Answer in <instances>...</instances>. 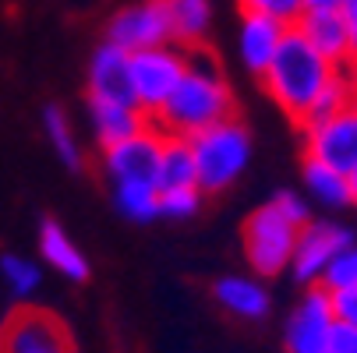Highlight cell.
Wrapping results in <instances>:
<instances>
[{
  "instance_id": "f1b7e54d",
  "label": "cell",
  "mask_w": 357,
  "mask_h": 353,
  "mask_svg": "<svg viewBox=\"0 0 357 353\" xmlns=\"http://www.w3.org/2000/svg\"><path fill=\"white\" fill-rule=\"evenodd\" d=\"M333 311H336V322H347L357 329V286L333 293Z\"/></svg>"
},
{
  "instance_id": "5bb4252c",
  "label": "cell",
  "mask_w": 357,
  "mask_h": 353,
  "mask_svg": "<svg viewBox=\"0 0 357 353\" xmlns=\"http://www.w3.org/2000/svg\"><path fill=\"white\" fill-rule=\"evenodd\" d=\"M294 29H301V36L308 39L329 64L350 68V39H347L340 4H333V8H304V15L297 18Z\"/></svg>"
},
{
  "instance_id": "52a82bcc",
  "label": "cell",
  "mask_w": 357,
  "mask_h": 353,
  "mask_svg": "<svg viewBox=\"0 0 357 353\" xmlns=\"http://www.w3.org/2000/svg\"><path fill=\"white\" fill-rule=\"evenodd\" d=\"M336 325V311H333V293L315 283L304 290L301 304L290 311L287 329H283V346L287 353H326L329 350V336Z\"/></svg>"
},
{
  "instance_id": "603a6c76",
  "label": "cell",
  "mask_w": 357,
  "mask_h": 353,
  "mask_svg": "<svg viewBox=\"0 0 357 353\" xmlns=\"http://www.w3.org/2000/svg\"><path fill=\"white\" fill-rule=\"evenodd\" d=\"M357 99V81H354V71L350 68H336L333 71V78L326 81V88L315 95V103H312V110L304 113V120L297 124V127H308V124H319V120H326V117H333V113H340L343 107H350Z\"/></svg>"
},
{
  "instance_id": "d6a6232c",
  "label": "cell",
  "mask_w": 357,
  "mask_h": 353,
  "mask_svg": "<svg viewBox=\"0 0 357 353\" xmlns=\"http://www.w3.org/2000/svg\"><path fill=\"white\" fill-rule=\"evenodd\" d=\"M350 71H354V81H357V64H350Z\"/></svg>"
},
{
  "instance_id": "f546056e",
  "label": "cell",
  "mask_w": 357,
  "mask_h": 353,
  "mask_svg": "<svg viewBox=\"0 0 357 353\" xmlns=\"http://www.w3.org/2000/svg\"><path fill=\"white\" fill-rule=\"evenodd\" d=\"M326 353H357V329L347 325V322H336L333 325V336H329V350Z\"/></svg>"
},
{
  "instance_id": "ac0fdd59",
  "label": "cell",
  "mask_w": 357,
  "mask_h": 353,
  "mask_svg": "<svg viewBox=\"0 0 357 353\" xmlns=\"http://www.w3.org/2000/svg\"><path fill=\"white\" fill-rule=\"evenodd\" d=\"M301 180H304L308 198H315V205H322V209H350V205H357L354 191H350V177L343 170L315 159V156H304Z\"/></svg>"
},
{
  "instance_id": "4dcf8cb0",
  "label": "cell",
  "mask_w": 357,
  "mask_h": 353,
  "mask_svg": "<svg viewBox=\"0 0 357 353\" xmlns=\"http://www.w3.org/2000/svg\"><path fill=\"white\" fill-rule=\"evenodd\" d=\"M340 15L350 39V64H357V0H340Z\"/></svg>"
},
{
  "instance_id": "8fae6325",
  "label": "cell",
  "mask_w": 357,
  "mask_h": 353,
  "mask_svg": "<svg viewBox=\"0 0 357 353\" xmlns=\"http://www.w3.org/2000/svg\"><path fill=\"white\" fill-rule=\"evenodd\" d=\"M160 152H163V131L156 124H149L142 134L103 148V173L110 177V184H117V180H156Z\"/></svg>"
},
{
  "instance_id": "d4e9b609",
  "label": "cell",
  "mask_w": 357,
  "mask_h": 353,
  "mask_svg": "<svg viewBox=\"0 0 357 353\" xmlns=\"http://www.w3.org/2000/svg\"><path fill=\"white\" fill-rule=\"evenodd\" d=\"M319 283H322L329 293L357 286V240H354V244H347L343 251H336L333 262L326 265V272H322V279H319Z\"/></svg>"
},
{
  "instance_id": "7c38bea8",
  "label": "cell",
  "mask_w": 357,
  "mask_h": 353,
  "mask_svg": "<svg viewBox=\"0 0 357 353\" xmlns=\"http://www.w3.org/2000/svg\"><path fill=\"white\" fill-rule=\"evenodd\" d=\"M89 88L85 99H110V103H135L131 92V54L114 42H99L96 54L89 57ZM138 107V103H135Z\"/></svg>"
},
{
  "instance_id": "4316f807",
  "label": "cell",
  "mask_w": 357,
  "mask_h": 353,
  "mask_svg": "<svg viewBox=\"0 0 357 353\" xmlns=\"http://www.w3.org/2000/svg\"><path fill=\"white\" fill-rule=\"evenodd\" d=\"M304 8H308V0H241V11H259L283 25H297Z\"/></svg>"
},
{
  "instance_id": "e0dca14e",
  "label": "cell",
  "mask_w": 357,
  "mask_h": 353,
  "mask_svg": "<svg viewBox=\"0 0 357 353\" xmlns=\"http://www.w3.org/2000/svg\"><path fill=\"white\" fill-rule=\"evenodd\" d=\"M39 255H43V262L50 269H57L71 283H89V276H92L89 255L68 237V230L57 219H43L39 223Z\"/></svg>"
},
{
  "instance_id": "7402d4cb",
  "label": "cell",
  "mask_w": 357,
  "mask_h": 353,
  "mask_svg": "<svg viewBox=\"0 0 357 353\" xmlns=\"http://www.w3.org/2000/svg\"><path fill=\"white\" fill-rule=\"evenodd\" d=\"M43 131H46V141H50V148H54V156L71 173H78L85 166V152H82V141H78V134H75V127L68 120V110L57 107V103H50L43 110Z\"/></svg>"
},
{
  "instance_id": "ba28073f",
  "label": "cell",
  "mask_w": 357,
  "mask_h": 353,
  "mask_svg": "<svg viewBox=\"0 0 357 353\" xmlns=\"http://www.w3.org/2000/svg\"><path fill=\"white\" fill-rule=\"evenodd\" d=\"M107 42L128 49V54H138V49H149V46L174 42V39H170L167 4H163V0H135V4L117 8V11L110 15V22H107Z\"/></svg>"
},
{
  "instance_id": "83f0119b",
  "label": "cell",
  "mask_w": 357,
  "mask_h": 353,
  "mask_svg": "<svg viewBox=\"0 0 357 353\" xmlns=\"http://www.w3.org/2000/svg\"><path fill=\"white\" fill-rule=\"evenodd\" d=\"M273 201H276V205L294 219V223H312V209H308V198H301V194H294V191H276L273 194Z\"/></svg>"
},
{
  "instance_id": "44dd1931",
  "label": "cell",
  "mask_w": 357,
  "mask_h": 353,
  "mask_svg": "<svg viewBox=\"0 0 357 353\" xmlns=\"http://www.w3.org/2000/svg\"><path fill=\"white\" fill-rule=\"evenodd\" d=\"M114 209L131 223L160 219V187L156 180H117L114 184Z\"/></svg>"
},
{
  "instance_id": "8992f818",
  "label": "cell",
  "mask_w": 357,
  "mask_h": 353,
  "mask_svg": "<svg viewBox=\"0 0 357 353\" xmlns=\"http://www.w3.org/2000/svg\"><path fill=\"white\" fill-rule=\"evenodd\" d=\"M0 353H78L68 322L46 308H15L0 325Z\"/></svg>"
},
{
  "instance_id": "9c48e42d",
  "label": "cell",
  "mask_w": 357,
  "mask_h": 353,
  "mask_svg": "<svg viewBox=\"0 0 357 353\" xmlns=\"http://www.w3.org/2000/svg\"><path fill=\"white\" fill-rule=\"evenodd\" d=\"M301 138H304V156H315L350 177L357 170V99L340 113L301 127Z\"/></svg>"
},
{
  "instance_id": "1f68e13d",
  "label": "cell",
  "mask_w": 357,
  "mask_h": 353,
  "mask_svg": "<svg viewBox=\"0 0 357 353\" xmlns=\"http://www.w3.org/2000/svg\"><path fill=\"white\" fill-rule=\"evenodd\" d=\"M350 191H354V201H357V170L350 173Z\"/></svg>"
},
{
  "instance_id": "cb8c5ba5",
  "label": "cell",
  "mask_w": 357,
  "mask_h": 353,
  "mask_svg": "<svg viewBox=\"0 0 357 353\" xmlns=\"http://www.w3.org/2000/svg\"><path fill=\"white\" fill-rule=\"evenodd\" d=\"M0 276H4V283H8V290L15 297H32L39 290V279H43V272H39V265L32 258L11 255V251L0 255Z\"/></svg>"
},
{
  "instance_id": "7a4b0ae2",
  "label": "cell",
  "mask_w": 357,
  "mask_h": 353,
  "mask_svg": "<svg viewBox=\"0 0 357 353\" xmlns=\"http://www.w3.org/2000/svg\"><path fill=\"white\" fill-rule=\"evenodd\" d=\"M336 64H329L319 49L301 36V29H287L276 57L269 61V68L262 71V88L273 103L294 120L301 124L304 113L312 110L315 95L326 88V81L333 78Z\"/></svg>"
},
{
  "instance_id": "484cf974",
  "label": "cell",
  "mask_w": 357,
  "mask_h": 353,
  "mask_svg": "<svg viewBox=\"0 0 357 353\" xmlns=\"http://www.w3.org/2000/svg\"><path fill=\"white\" fill-rule=\"evenodd\" d=\"M206 198H209V194L202 191V187H177V191H160V216L184 223V219L198 216V209H202V201H206Z\"/></svg>"
},
{
  "instance_id": "277c9868",
  "label": "cell",
  "mask_w": 357,
  "mask_h": 353,
  "mask_svg": "<svg viewBox=\"0 0 357 353\" xmlns=\"http://www.w3.org/2000/svg\"><path fill=\"white\" fill-rule=\"evenodd\" d=\"M297 237H301V223H294L273 198L255 212H248V219L241 226V247H244L251 272L259 279H273V276L287 272Z\"/></svg>"
},
{
  "instance_id": "4fadbf2b",
  "label": "cell",
  "mask_w": 357,
  "mask_h": 353,
  "mask_svg": "<svg viewBox=\"0 0 357 353\" xmlns=\"http://www.w3.org/2000/svg\"><path fill=\"white\" fill-rule=\"evenodd\" d=\"M290 25L259 15V11H241V29H237V57L244 64L248 74L262 78V71L269 68V61L276 57V49L283 42Z\"/></svg>"
},
{
  "instance_id": "5b68a950",
  "label": "cell",
  "mask_w": 357,
  "mask_h": 353,
  "mask_svg": "<svg viewBox=\"0 0 357 353\" xmlns=\"http://www.w3.org/2000/svg\"><path fill=\"white\" fill-rule=\"evenodd\" d=\"M184 71H188V49L177 42L149 46L131 54V92H135L138 110H145L156 120V113L167 107V99L181 85Z\"/></svg>"
},
{
  "instance_id": "9a60e30c",
  "label": "cell",
  "mask_w": 357,
  "mask_h": 353,
  "mask_svg": "<svg viewBox=\"0 0 357 353\" xmlns=\"http://www.w3.org/2000/svg\"><path fill=\"white\" fill-rule=\"evenodd\" d=\"M213 300L241 322H262L273 311V297L266 283H259L255 276H220L213 283Z\"/></svg>"
},
{
  "instance_id": "6da1fadb",
  "label": "cell",
  "mask_w": 357,
  "mask_h": 353,
  "mask_svg": "<svg viewBox=\"0 0 357 353\" xmlns=\"http://www.w3.org/2000/svg\"><path fill=\"white\" fill-rule=\"evenodd\" d=\"M227 117H237V99L223 74V64L216 61L209 46L188 49V71L152 124L163 134L195 138L198 131H206Z\"/></svg>"
},
{
  "instance_id": "30bf717a",
  "label": "cell",
  "mask_w": 357,
  "mask_h": 353,
  "mask_svg": "<svg viewBox=\"0 0 357 353\" xmlns=\"http://www.w3.org/2000/svg\"><path fill=\"white\" fill-rule=\"evenodd\" d=\"M347 244H354V233L333 219H312L301 226L294 258H290V276L304 286H315L326 272V265L333 262L336 251H343Z\"/></svg>"
},
{
  "instance_id": "ffe728a7",
  "label": "cell",
  "mask_w": 357,
  "mask_h": 353,
  "mask_svg": "<svg viewBox=\"0 0 357 353\" xmlns=\"http://www.w3.org/2000/svg\"><path fill=\"white\" fill-rule=\"evenodd\" d=\"M156 187L160 191L198 187V163H195L191 138L163 134V152H160V166H156Z\"/></svg>"
},
{
  "instance_id": "d6986e66",
  "label": "cell",
  "mask_w": 357,
  "mask_h": 353,
  "mask_svg": "<svg viewBox=\"0 0 357 353\" xmlns=\"http://www.w3.org/2000/svg\"><path fill=\"white\" fill-rule=\"evenodd\" d=\"M170 18V39L184 49L206 46L213 32V0H163Z\"/></svg>"
},
{
  "instance_id": "2e32d148",
  "label": "cell",
  "mask_w": 357,
  "mask_h": 353,
  "mask_svg": "<svg viewBox=\"0 0 357 353\" xmlns=\"http://www.w3.org/2000/svg\"><path fill=\"white\" fill-rule=\"evenodd\" d=\"M89 117H92V131L99 148H110L117 141H128L135 134H142L152 117L145 110H138L135 103H110V99H85Z\"/></svg>"
},
{
  "instance_id": "3957f363",
  "label": "cell",
  "mask_w": 357,
  "mask_h": 353,
  "mask_svg": "<svg viewBox=\"0 0 357 353\" xmlns=\"http://www.w3.org/2000/svg\"><path fill=\"white\" fill-rule=\"evenodd\" d=\"M191 148L198 163V187L213 198L230 191L244 177V170L251 166L255 138L241 117H227L206 131H198L191 138Z\"/></svg>"
}]
</instances>
